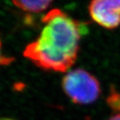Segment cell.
I'll use <instances>...</instances> for the list:
<instances>
[{
    "instance_id": "obj_1",
    "label": "cell",
    "mask_w": 120,
    "mask_h": 120,
    "mask_svg": "<svg viewBox=\"0 0 120 120\" xmlns=\"http://www.w3.org/2000/svg\"><path fill=\"white\" fill-rule=\"evenodd\" d=\"M41 22L39 35L25 47L23 56L45 70L66 73L78 57L85 25L59 9L50 10Z\"/></svg>"
},
{
    "instance_id": "obj_2",
    "label": "cell",
    "mask_w": 120,
    "mask_h": 120,
    "mask_svg": "<svg viewBox=\"0 0 120 120\" xmlns=\"http://www.w3.org/2000/svg\"><path fill=\"white\" fill-rule=\"evenodd\" d=\"M62 89L75 104H92L101 94V86L98 79L83 69L67 72L62 78Z\"/></svg>"
},
{
    "instance_id": "obj_3",
    "label": "cell",
    "mask_w": 120,
    "mask_h": 120,
    "mask_svg": "<svg viewBox=\"0 0 120 120\" xmlns=\"http://www.w3.org/2000/svg\"><path fill=\"white\" fill-rule=\"evenodd\" d=\"M91 19L101 27L115 29L120 25V0H95L88 6Z\"/></svg>"
},
{
    "instance_id": "obj_4",
    "label": "cell",
    "mask_w": 120,
    "mask_h": 120,
    "mask_svg": "<svg viewBox=\"0 0 120 120\" xmlns=\"http://www.w3.org/2000/svg\"><path fill=\"white\" fill-rule=\"evenodd\" d=\"M52 1H48V0H36V1H27V0H23V1H13V3L20 9L21 10L24 12L33 13H38L41 12L45 11L52 4Z\"/></svg>"
},
{
    "instance_id": "obj_5",
    "label": "cell",
    "mask_w": 120,
    "mask_h": 120,
    "mask_svg": "<svg viewBox=\"0 0 120 120\" xmlns=\"http://www.w3.org/2000/svg\"><path fill=\"white\" fill-rule=\"evenodd\" d=\"M106 102L112 110L120 113V94L117 92L114 87L110 89Z\"/></svg>"
},
{
    "instance_id": "obj_6",
    "label": "cell",
    "mask_w": 120,
    "mask_h": 120,
    "mask_svg": "<svg viewBox=\"0 0 120 120\" xmlns=\"http://www.w3.org/2000/svg\"><path fill=\"white\" fill-rule=\"evenodd\" d=\"M12 62L11 58H8V57H5L2 56V41L0 39V66L2 65H8Z\"/></svg>"
},
{
    "instance_id": "obj_7",
    "label": "cell",
    "mask_w": 120,
    "mask_h": 120,
    "mask_svg": "<svg viewBox=\"0 0 120 120\" xmlns=\"http://www.w3.org/2000/svg\"><path fill=\"white\" fill-rule=\"evenodd\" d=\"M108 120H120V113H117Z\"/></svg>"
},
{
    "instance_id": "obj_8",
    "label": "cell",
    "mask_w": 120,
    "mask_h": 120,
    "mask_svg": "<svg viewBox=\"0 0 120 120\" xmlns=\"http://www.w3.org/2000/svg\"><path fill=\"white\" fill-rule=\"evenodd\" d=\"M0 120H14L12 119H7V118H3V119H0Z\"/></svg>"
}]
</instances>
